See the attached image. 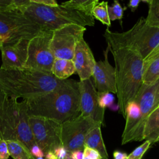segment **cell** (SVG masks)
I'll use <instances>...</instances> for the list:
<instances>
[{
    "instance_id": "obj_1",
    "label": "cell",
    "mask_w": 159,
    "mask_h": 159,
    "mask_svg": "<svg viewBox=\"0 0 159 159\" xmlns=\"http://www.w3.org/2000/svg\"><path fill=\"white\" fill-rule=\"evenodd\" d=\"M25 101L29 116L42 117L62 124L80 114L79 81L64 80L52 91Z\"/></svg>"
},
{
    "instance_id": "obj_2",
    "label": "cell",
    "mask_w": 159,
    "mask_h": 159,
    "mask_svg": "<svg viewBox=\"0 0 159 159\" xmlns=\"http://www.w3.org/2000/svg\"><path fill=\"white\" fill-rule=\"evenodd\" d=\"M62 81L52 73L30 68H0V91L16 100L20 98L27 100L51 92Z\"/></svg>"
},
{
    "instance_id": "obj_3",
    "label": "cell",
    "mask_w": 159,
    "mask_h": 159,
    "mask_svg": "<svg viewBox=\"0 0 159 159\" xmlns=\"http://www.w3.org/2000/svg\"><path fill=\"white\" fill-rule=\"evenodd\" d=\"M115 64L116 87L119 112L125 118L126 107L134 101L142 84L143 62L141 57L125 48H109Z\"/></svg>"
},
{
    "instance_id": "obj_4",
    "label": "cell",
    "mask_w": 159,
    "mask_h": 159,
    "mask_svg": "<svg viewBox=\"0 0 159 159\" xmlns=\"http://www.w3.org/2000/svg\"><path fill=\"white\" fill-rule=\"evenodd\" d=\"M25 100L7 96L0 91V141H16L30 148L35 144L29 123Z\"/></svg>"
},
{
    "instance_id": "obj_5",
    "label": "cell",
    "mask_w": 159,
    "mask_h": 159,
    "mask_svg": "<svg viewBox=\"0 0 159 159\" xmlns=\"http://www.w3.org/2000/svg\"><path fill=\"white\" fill-rule=\"evenodd\" d=\"M42 31L50 32L68 24H77L83 27L94 26V19L83 12L61 6L50 7L34 3L32 0L20 10Z\"/></svg>"
},
{
    "instance_id": "obj_6",
    "label": "cell",
    "mask_w": 159,
    "mask_h": 159,
    "mask_svg": "<svg viewBox=\"0 0 159 159\" xmlns=\"http://www.w3.org/2000/svg\"><path fill=\"white\" fill-rule=\"evenodd\" d=\"M104 37L109 48H125L145 59L159 44V28L150 27L140 17L127 31L115 32L107 28Z\"/></svg>"
},
{
    "instance_id": "obj_7",
    "label": "cell",
    "mask_w": 159,
    "mask_h": 159,
    "mask_svg": "<svg viewBox=\"0 0 159 159\" xmlns=\"http://www.w3.org/2000/svg\"><path fill=\"white\" fill-rule=\"evenodd\" d=\"M41 30L20 11L0 9V45L29 40Z\"/></svg>"
},
{
    "instance_id": "obj_8",
    "label": "cell",
    "mask_w": 159,
    "mask_h": 159,
    "mask_svg": "<svg viewBox=\"0 0 159 159\" xmlns=\"http://www.w3.org/2000/svg\"><path fill=\"white\" fill-rule=\"evenodd\" d=\"M52 32L40 31L29 40L27 57L24 68L52 73L55 59L50 47Z\"/></svg>"
},
{
    "instance_id": "obj_9",
    "label": "cell",
    "mask_w": 159,
    "mask_h": 159,
    "mask_svg": "<svg viewBox=\"0 0 159 159\" xmlns=\"http://www.w3.org/2000/svg\"><path fill=\"white\" fill-rule=\"evenodd\" d=\"M102 125L90 117H84L80 114L76 117L67 120L61 125L62 146L69 152L83 150L88 134L94 127Z\"/></svg>"
},
{
    "instance_id": "obj_10",
    "label": "cell",
    "mask_w": 159,
    "mask_h": 159,
    "mask_svg": "<svg viewBox=\"0 0 159 159\" xmlns=\"http://www.w3.org/2000/svg\"><path fill=\"white\" fill-rule=\"evenodd\" d=\"M29 126L34 142L44 152H54L62 146L61 140V124L47 118L29 116Z\"/></svg>"
},
{
    "instance_id": "obj_11",
    "label": "cell",
    "mask_w": 159,
    "mask_h": 159,
    "mask_svg": "<svg viewBox=\"0 0 159 159\" xmlns=\"http://www.w3.org/2000/svg\"><path fill=\"white\" fill-rule=\"evenodd\" d=\"M86 29L77 24H68L52 32L50 47L55 58L72 60L78 41Z\"/></svg>"
},
{
    "instance_id": "obj_12",
    "label": "cell",
    "mask_w": 159,
    "mask_h": 159,
    "mask_svg": "<svg viewBox=\"0 0 159 159\" xmlns=\"http://www.w3.org/2000/svg\"><path fill=\"white\" fill-rule=\"evenodd\" d=\"M80 114L84 117H90L94 121L104 125L105 109L98 101V93L91 78L79 81Z\"/></svg>"
},
{
    "instance_id": "obj_13",
    "label": "cell",
    "mask_w": 159,
    "mask_h": 159,
    "mask_svg": "<svg viewBox=\"0 0 159 159\" xmlns=\"http://www.w3.org/2000/svg\"><path fill=\"white\" fill-rule=\"evenodd\" d=\"M109 46L104 52V60L96 61L92 76L98 93H111L116 94L115 68L108 60Z\"/></svg>"
},
{
    "instance_id": "obj_14",
    "label": "cell",
    "mask_w": 159,
    "mask_h": 159,
    "mask_svg": "<svg viewBox=\"0 0 159 159\" xmlns=\"http://www.w3.org/2000/svg\"><path fill=\"white\" fill-rule=\"evenodd\" d=\"M29 40H22L12 44L1 45L2 65L4 70L24 68L27 57Z\"/></svg>"
},
{
    "instance_id": "obj_15",
    "label": "cell",
    "mask_w": 159,
    "mask_h": 159,
    "mask_svg": "<svg viewBox=\"0 0 159 159\" xmlns=\"http://www.w3.org/2000/svg\"><path fill=\"white\" fill-rule=\"evenodd\" d=\"M72 61L80 80L89 79L92 76L96 61L90 47L83 37L77 43Z\"/></svg>"
},
{
    "instance_id": "obj_16",
    "label": "cell",
    "mask_w": 159,
    "mask_h": 159,
    "mask_svg": "<svg viewBox=\"0 0 159 159\" xmlns=\"http://www.w3.org/2000/svg\"><path fill=\"white\" fill-rule=\"evenodd\" d=\"M159 79V44L143 60L142 83L150 85Z\"/></svg>"
},
{
    "instance_id": "obj_17",
    "label": "cell",
    "mask_w": 159,
    "mask_h": 159,
    "mask_svg": "<svg viewBox=\"0 0 159 159\" xmlns=\"http://www.w3.org/2000/svg\"><path fill=\"white\" fill-rule=\"evenodd\" d=\"M101 127V125L97 126L88 134L84 141V147L97 151L102 159H108L109 155L102 139Z\"/></svg>"
},
{
    "instance_id": "obj_18",
    "label": "cell",
    "mask_w": 159,
    "mask_h": 159,
    "mask_svg": "<svg viewBox=\"0 0 159 159\" xmlns=\"http://www.w3.org/2000/svg\"><path fill=\"white\" fill-rule=\"evenodd\" d=\"M144 140L151 144L159 142V106L149 114L144 129Z\"/></svg>"
},
{
    "instance_id": "obj_19",
    "label": "cell",
    "mask_w": 159,
    "mask_h": 159,
    "mask_svg": "<svg viewBox=\"0 0 159 159\" xmlns=\"http://www.w3.org/2000/svg\"><path fill=\"white\" fill-rule=\"evenodd\" d=\"M76 72L72 60L55 58L52 67V73L58 79L64 80L68 79Z\"/></svg>"
},
{
    "instance_id": "obj_20",
    "label": "cell",
    "mask_w": 159,
    "mask_h": 159,
    "mask_svg": "<svg viewBox=\"0 0 159 159\" xmlns=\"http://www.w3.org/2000/svg\"><path fill=\"white\" fill-rule=\"evenodd\" d=\"M98 3V0H71L63 2L60 5L63 7L77 11L88 16H93V10Z\"/></svg>"
},
{
    "instance_id": "obj_21",
    "label": "cell",
    "mask_w": 159,
    "mask_h": 159,
    "mask_svg": "<svg viewBox=\"0 0 159 159\" xmlns=\"http://www.w3.org/2000/svg\"><path fill=\"white\" fill-rule=\"evenodd\" d=\"M10 156L13 159H30L29 150L23 144L16 141H6Z\"/></svg>"
},
{
    "instance_id": "obj_22",
    "label": "cell",
    "mask_w": 159,
    "mask_h": 159,
    "mask_svg": "<svg viewBox=\"0 0 159 159\" xmlns=\"http://www.w3.org/2000/svg\"><path fill=\"white\" fill-rule=\"evenodd\" d=\"M148 4V12L145 21L150 27L159 28V0L143 1Z\"/></svg>"
},
{
    "instance_id": "obj_23",
    "label": "cell",
    "mask_w": 159,
    "mask_h": 159,
    "mask_svg": "<svg viewBox=\"0 0 159 159\" xmlns=\"http://www.w3.org/2000/svg\"><path fill=\"white\" fill-rule=\"evenodd\" d=\"M108 2L102 1L99 2L93 9L92 12V16L103 24L107 27L111 26V21L108 14Z\"/></svg>"
},
{
    "instance_id": "obj_24",
    "label": "cell",
    "mask_w": 159,
    "mask_h": 159,
    "mask_svg": "<svg viewBox=\"0 0 159 159\" xmlns=\"http://www.w3.org/2000/svg\"><path fill=\"white\" fill-rule=\"evenodd\" d=\"M29 0H0V9L18 10L25 6Z\"/></svg>"
},
{
    "instance_id": "obj_25",
    "label": "cell",
    "mask_w": 159,
    "mask_h": 159,
    "mask_svg": "<svg viewBox=\"0 0 159 159\" xmlns=\"http://www.w3.org/2000/svg\"><path fill=\"white\" fill-rule=\"evenodd\" d=\"M108 14L110 21L116 20H120L123 17L124 9L117 1H114L112 6H109L107 7Z\"/></svg>"
},
{
    "instance_id": "obj_26",
    "label": "cell",
    "mask_w": 159,
    "mask_h": 159,
    "mask_svg": "<svg viewBox=\"0 0 159 159\" xmlns=\"http://www.w3.org/2000/svg\"><path fill=\"white\" fill-rule=\"evenodd\" d=\"M151 143L145 140L142 145L137 147L134 150H133L129 155L127 159H142V157L149 148Z\"/></svg>"
},
{
    "instance_id": "obj_27",
    "label": "cell",
    "mask_w": 159,
    "mask_h": 159,
    "mask_svg": "<svg viewBox=\"0 0 159 159\" xmlns=\"http://www.w3.org/2000/svg\"><path fill=\"white\" fill-rule=\"evenodd\" d=\"M114 100V97L112 93H98V101L99 106L105 109L106 107L112 105Z\"/></svg>"
},
{
    "instance_id": "obj_28",
    "label": "cell",
    "mask_w": 159,
    "mask_h": 159,
    "mask_svg": "<svg viewBox=\"0 0 159 159\" xmlns=\"http://www.w3.org/2000/svg\"><path fill=\"white\" fill-rule=\"evenodd\" d=\"M83 159H102V158L97 151L88 147H84L83 149Z\"/></svg>"
},
{
    "instance_id": "obj_29",
    "label": "cell",
    "mask_w": 159,
    "mask_h": 159,
    "mask_svg": "<svg viewBox=\"0 0 159 159\" xmlns=\"http://www.w3.org/2000/svg\"><path fill=\"white\" fill-rule=\"evenodd\" d=\"M53 153L57 159H65L70 157V153L63 146H60L56 148Z\"/></svg>"
},
{
    "instance_id": "obj_30",
    "label": "cell",
    "mask_w": 159,
    "mask_h": 159,
    "mask_svg": "<svg viewBox=\"0 0 159 159\" xmlns=\"http://www.w3.org/2000/svg\"><path fill=\"white\" fill-rule=\"evenodd\" d=\"M10 155L8 151L6 142L0 141V159H8Z\"/></svg>"
},
{
    "instance_id": "obj_31",
    "label": "cell",
    "mask_w": 159,
    "mask_h": 159,
    "mask_svg": "<svg viewBox=\"0 0 159 159\" xmlns=\"http://www.w3.org/2000/svg\"><path fill=\"white\" fill-rule=\"evenodd\" d=\"M30 153L34 158L39 157H43L45 154L43 150L36 144H34L30 148Z\"/></svg>"
},
{
    "instance_id": "obj_32",
    "label": "cell",
    "mask_w": 159,
    "mask_h": 159,
    "mask_svg": "<svg viewBox=\"0 0 159 159\" xmlns=\"http://www.w3.org/2000/svg\"><path fill=\"white\" fill-rule=\"evenodd\" d=\"M32 1L38 4L50 7H57L59 6L57 2L55 0H32Z\"/></svg>"
},
{
    "instance_id": "obj_33",
    "label": "cell",
    "mask_w": 159,
    "mask_h": 159,
    "mask_svg": "<svg viewBox=\"0 0 159 159\" xmlns=\"http://www.w3.org/2000/svg\"><path fill=\"white\" fill-rule=\"evenodd\" d=\"M70 157L71 159H83V150H75L70 153Z\"/></svg>"
},
{
    "instance_id": "obj_34",
    "label": "cell",
    "mask_w": 159,
    "mask_h": 159,
    "mask_svg": "<svg viewBox=\"0 0 159 159\" xmlns=\"http://www.w3.org/2000/svg\"><path fill=\"white\" fill-rule=\"evenodd\" d=\"M140 2H141L140 0H130L129 2L128 7L130 8L131 11L134 12L138 7Z\"/></svg>"
},
{
    "instance_id": "obj_35",
    "label": "cell",
    "mask_w": 159,
    "mask_h": 159,
    "mask_svg": "<svg viewBox=\"0 0 159 159\" xmlns=\"http://www.w3.org/2000/svg\"><path fill=\"white\" fill-rule=\"evenodd\" d=\"M114 159H127L128 155L119 151H115L113 153Z\"/></svg>"
},
{
    "instance_id": "obj_36",
    "label": "cell",
    "mask_w": 159,
    "mask_h": 159,
    "mask_svg": "<svg viewBox=\"0 0 159 159\" xmlns=\"http://www.w3.org/2000/svg\"><path fill=\"white\" fill-rule=\"evenodd\" d=\"M158 106H159V84L158 85V87L156 89L155 94V98H154V102H153V106L152 107V110L157 108Z\"/></svg>"
},
{
    "instance_id": "obj_37",
    "label": "cell",
    "mask_w": 159,
    "mask_h": 159,
    "mask_svg": "<svg viewBox=\"0 0 159 159\" xmlns=\"http://www.w3.org/2000/svg\"><path fill=\"white\" fill-rule=\"evenodd\" d=\"M44 159H57L53 152H48L44 154Z\"/></svg>"
},
{
    "instance_id": "obj_38",
    "label": "cell",
    "mask_w": 159,
    "mask_h": 159,
    "mask_svg": "<svg viewBox=\"0 0 159 159\" xmlns=\"http://www.w3.org/2000/svg\"><path fill=\"white\" fill-rule=\"evenodd\" d=\"M35 159H44L43 157H39V158H36Z\"/></svg>"
},
{
    "instance_id": "obj_39",
    "label": "cell",
    "mask_w": 159,
    "mask_h": 159,
    "mask_svg": "<svg viewBox=\"0 0 159 159\" xmlns=\"http://www.w3.org/2000/svg\"><path fill=\"white\" fill-rule=\"evenodd\" d=\"M65 159H71V158H70V157H67V158H65Z\"/></svg>"
},
{
    "instance_id": "obj_40",
    "label": "cell",
    "mask_w": 159,
    "mask_h": 159,
    "mask_svg": "<svg viewBox=\"0 0 159 159\" xmlns=\"http://www.w3.org/2000/svg\"><path fill=\"white\" fill-rule=\"evenodd\" d=\"M30 159H35V158H34L33 157H31Z\"/></svg>"
}]
</instances>
